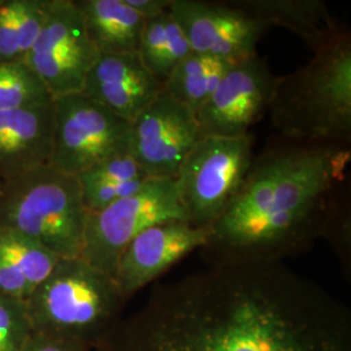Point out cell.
<instances>
[{
  "mask_svg": "<svg viewBox=\"0 0 351 351\" xmlns=\"http://www.w3.org/2000/svg\"><path fill=\"white\" fill-rule=\"evenodd\" d=\"M94 350L351 351V314L284 262H220L154 287Z\"/></svg>",
  "mask_w": 351,
  "mask_h": 351,
  "instance_id": "obj_1",
  "label": "cell"
},
{
  "mask_svg": "<svg viewBox=\"0 0 351 351\" xmlns=\"http://www.w3.org/2000/svg\"><path fill=\"white\" fill-rule=\"evenodd\" d=\"M350 160V145L269 142L210 228L203 249L211 263L284 262L328 239Z\"/></svg>",
  "mask_w": 351,
  "mask_h": 351,
  "instance_id": "obj_2",
  "label": "cell"
},
{
  "mask_svg": "<svg viewBox=\"0 0 351 351\" xmlns=\"http://www.w3.org/2000/svg\"><path fill=\"white\" fill-rule=\"evenodd\" d=\"M280 137L306 142H351V34L337 37L298 71L280 75L269 106Z\"/></svg>",
  "mask_w": 351,
  "mask_h": 351,
  "instance_id": "obj_3",
  "label": "cell"
},
{
  "mask_svg": "<svg viewBox=\"0 0 351 351\" xmlns=\"http://www.w3.org/2000/svg\"><path fill=\"white\" fill-rule=\"evenodd\" d=\"M125 302L112 276L82 258H60L26 307L33 332L94 350L119 323Z\"/></svg>",
  "mask_w": 351,
  "mask_h": 351,
  "instance_id": "obj_4",
  "label": "cell"
},
{
  "mask_svg": "<svg viewBox=\"0 0 351 351\" xmlns=\"http://www.w3.org/2000/svg\"><path fill=\"white\" fill-rule=\"evenodd\" d=\"M88 211L77 176L45 165L3 184L0 226L37 241L59 258H81Z\"/></svg>",
  "mask_w": 351,
  "mask_h": 351,
  "instance_id": "obj_5",
  "label": "cell"
},
{
  "mask_svg": "<svg viewBox=\"0 0 351 351\" xmlns=\"http://www.w3.org/2000/svg\"><path fill=\"white\" fill-rule=\"evenodd\" d=\"M254 136L201 137L175 178L190 226L211 228L226 211L254 158Z\"/></svg>",
  "mask_w": 351,
  "mask_h": 351,
  "instance_id": "obj_6",
  "label": "cell"
},
{
  "mask_svg": "<svg viewBox=\"0 0 351 351\" xmlns=\"http://www.w3.org/2000/svg\"><path fill=\"white\" fill-rule=\"evenodd\" d=\"M53 112L51 167L78 176L103 160L130 155L132 123L84 93L55 98Z\"/></svg>",
  "mask_w": 351,
  "mask_h": 351,
  "instance_id": "obj_7",
  "label": "cell"
},
{
  "mask_svg": "<svg viewBox=\"0 0 351 351\" xmlns=\"http://www.w3.org/2000/svg\"><path fill=\"white\" fill-rule=\"evenodd\" d=\"M169 220L186 221L176 181L150 178L136 194L88 213L81 258L113 277L126 246L145 229Z\"/></svg>",
  "mask_w": 351,
  "mask_h": 351,
  "instance_id": "obj_8",
  "label": "cell"
},
{
  "mask_svg": "<svg viewBox=\"0 0 351 351\" xmlns=\"http://www.w3.org/2000/svg\"><path fill=\"white\" fill-rule=\"evenodd\" d=\"M99 56L75 0H49L45 25L24 60L42 78L52 98L82 93Z\"/></svg>",
  "mask_w": 351,
  "mask_h": 351,
  "instance_id": "obj_9",
  "label": "cell"
},
{
  "mask_svg": "<svg viewBox=\"0 0 351 351\" xmlns=\"http://www.w3.org/2000/svg\"><path fill=\"white\" fill-rule=\"evenodd\" d=\"M278 81L280 75H274L258 53L236 62L197 112L202 137L250 134L251 128L269 111Z\"/></svg>",
  "mask_w": 351,
  "mask_h": 351,
  "instance_id": "obj_10",
  "label": "cell"
},
{
  "mask_svg": "<svg viewBox=\"0 0 351 351\" xmlns=\"http://www.w3.org/2000/svg\"><path fill=\"white\" fill-rule=\"evenodd\" d=\"M201 137L195 113L162 90L132 123L130 155L147 177L175 180Z\"/></svg>",
  "mask_w": 351,
  "mask_h": 351,
  "instance_id": "obj_11",
  "label": "cell"
},
{
  "mask_svg": "<svg viewBox=\"0 0 351 351\" xmlns=\"http://www.w3.org/2000/svg\"><path fill=\"white\" fill-rule=\"evenodd\" d=\"M169 11L182 27L193 52L233 62L255 55L258 42L269 30L234 0H173Z\"/></svg>",
  "mask_w": 351,
  "mask_h": 351,
  "instance_id": "obj_12",
  "label": "cell"
},
{
  "mask_svg": "<svg viewBox=\"0 0 351 351\" xmlns=\"http://www.w3.org/2000/svg\"><path fill=\"white\" fill-rule=\"evenodd\" d=\"M211 229L190 226L184 220L154 224L141 232L123 251L113 278L125 301L158 280L180 259L203 249Z\"/></svg>",
  "mask_w": 351,
  "mask_h": 351,
  "instance_id": "obj_13",
  "label": "cell"
},
{
  "mask_svg": "<svg viewBox=\"0 0 351 351\" xmlns=\"http://www.w3.org/2000/svg\"><path fill=\"white\" fill-rule=\"evenodd\" d=\"M138 53L101 55L88 72L82 93L111 112L133 123L162 93Z\"/></svg>",
  "mask_w": 351,
  "mask_h": 351,
  "instance_id": "obj_14",
  "label": "cell"
},
{
  "mask_svg": "<svg viewBox=\"0 0 351 351\" xmlns=\"http://www.w3.org/2000/svg\"><path fill=\"white\" fill-rule=\"evenodd\" d=\"M55 126L49 106L0 111V180L3 182L50 164Z\"/></svg>",
  "mask_w": 351,
  "mask_h": 351,
  "instance_id": "obj_15",
  "label": "cell"
},
{
  "mask_svg": "<svg viewBox=\"0 0 351 351\" xmlns=\"http://www.w3.org/2000/svg\"><path fill=\"white\" fill-rule=\"evenodd\" d=\"M234 3L269 29L280 26L294 33L314 52L330 43L343 29L323 0H234Z\"/></svg>",
  "mask_w": 351,
  "mask_h": 351,
  "instance_id": "obj_16",
  "label": "cell"
},
{
  "mask_svg": "<svg viewBox=\"0 0 351 351\" xmlns=\"http://www.w3.org/2000/svg\"><path fill=\"white\" fill-rule=\"evenodd\" d=\"M88 37L101 55L134 53L146 20L125 0H75Z\"/></svg>",
  "mask_w": 351,
  "mask_h": 351,
  "instance_id": "obj_17",
  "label": "cell"
},
{
  "mask_svg": "<svg viewBox=\"0 0 351 351\" xmlns=\"http://www.w3.org/2000/svg\"><path fill=\"white\" fill-rule=\"evenodd\" d=\"M234 63L233 60L191 52L176 65L164 82L163 90L197 116L202 104Z\"/></svg>",
  "mask_w": 351,
  "mask_h": 351,
  "instance_id": "obj_18",
  "label": "cell"
},
{
  "mask_svg": "<svg viewBox=\"0 0 351 351\" xmlns=\"http://www.w3.org/2000/svg\"><path fill=\"white\" fill-rule=\"evenodd\" d=\"M191 52L188 38L171 11L146 20L137 53L141 62L162 85L176 65Z\"/></svg>",
  "mask_w": 351,
  "mask_h": 351,
  "instance_id": "obj_19",
  "label": "cell"
},
{
  "mask_svg": "<svg viewBox=\"0 0 351 351\" xmlns=\"http://www.w3.org/2000/svg\"><path fill=\"white\" fill-rule=\"evenodd\" d=\"M60 258L24 233L0 226V262L36 290Z\"/></svg>",
  "mask_w": 351,
  "mask_h": 351,
  "instance_id": "obj_20",
  "label": "cell"
},
{
  "mask_svg": "<svg viewBox=\"0 0 351 351\" xmlns=\"http://www.w3.org/2000/svg\"><path fill=\"white\" fill-rule=\"evenodd\" d=\"M52 101L49 88L25 60L0 63V111L42 107Z\"/></svg>",
  "mask_w": 351,
  "mask_h": 351,
  "instance_id": "obj_21",
  "label": "cell"
},
{
  "mask_svg": "<svg viewBox=\"0 0 351 351\" xmlns=\"http://www.w3.org/2000/svg\"><path fill=\"white\" fill-rule=\"evenodd\" d=\"M32 335L26 302L0 291V351H21Z\"/></svg>",
  "mask_w": 351,
  "mask_h": 351,
  "instance_id": "obj_22",
  "label": "cell"
},
{
  "mask_svg": "<svg viewBox=\"0 0 351 351\" xmlns=\"http://www.w3.org/2000/svg\"><path fill=\"white\" fill-rule=\"evenodd\" d=\"M80 186H95L101 184L111 182H128L134 180H145L150 178L145 175L137 162L132 158V155H121L114 156L111 159L103 160L101 163L84 171L77 176Z\"/></svg>",
  "mask_w": 351,
  "mask_h": 351,
  "instance_id": "obj_23",
  "label": "cell"
},
{
  "mask_svg": "<svg viewBox=\"0 0 351 351\" xmlns=\"http://www.w3.org/2000/svg\"><path fill=\"white\" fill-rule=\"evenodd\" d=\"M19 45L23 60L36 45L45 25L49 0H14Z\"/></svg>",
  "mask_w": 351,
  "mask_h": 351,
  "instance_id": "obj_24",
  "label": "cell"
},
{
  "mask_svg": "<svg viewBox=\"0 0 351 351\" xmlns=\"http://www.w3.org/2000/svg\"><path fill=\"white\" fill-rule=\"evenodd\" d=\"M23 60L14 0H0V63Z\"/></svg>",
  "mask_w": 351,
  "mask_h": 351,
  "instance_id": "obj_25",
  "label": "cell"
},
{
  "mask_svg": "<svg viewBox=\"0 0 351 351\" xmlns=\"http://www.w3.org/2000/svg\"><path fill=\"white\" fill-rule=\"evenodd\" d=\"M21 351H94L84 343L72 339L36 333L26 341Z\"/></svg>",
  "mask_w": 351,
  "mask_h": 351,
  "instance_id": "obj_26",
  "label": "cell"
},
{
  "mask_svg": "<svg viewBox=\"0 0 351 351\" xmlns=\"http://www.w3.org/2000/svg\"><path fill=\"white\" fill-rule=\"evenodd\" d=\"M126 4L145 20H150L171 10L173 0H125Z\"/></svg>",
  "mask_w": 351,
  "mask_h": 351,
  "instance_id": "obj_27",
  "label": "cell"
},
{
  "mask_svg": "<svg viewBox=\"0 0 351 351\" xmlns=\"http://www.w3.org/2000/svg\"><path fill=\"white\" fill-rule=\"evenodd\" d=\"M3 184H4V182L0 180V191H1V188H3Z\"/></svg>",
  "mask_w": 351,
  "mask_h": 351,
  "instance_id": "obj_28",
  "label": "cell"
}]
</instances>
